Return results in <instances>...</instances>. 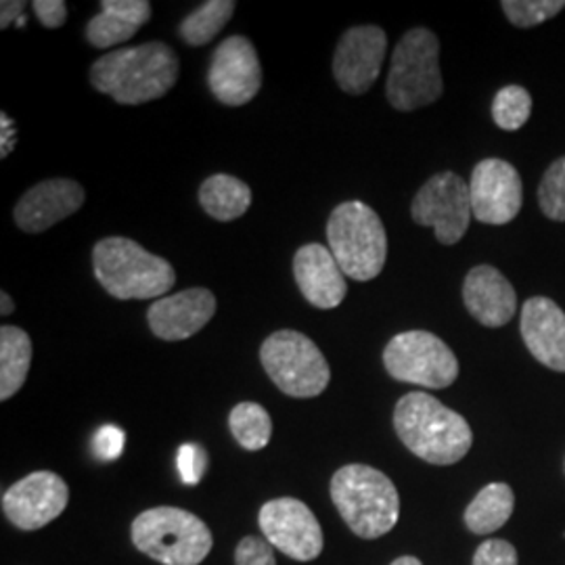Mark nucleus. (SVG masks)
Listing matches in <instances>:
<instances>
[{"label":"nucleus","instance_id":"obj_1","mask_svg":"<svg viewBox=\"0 0 565 565\" xmlns=\"http://www.w3.org/2000/svg\"><path fill=\"white\" fill-rule=\"evenodd\" d=\"M181 63L166 42L151 41L103 55L90 65V84L120 105L162 99L179 81Z\"/></svg>","mask_w":565,"mask_h":565},{"label":"nucleus","instance_id":"obj_2","mask_svg":"<svg viewBox=\"0 0 565 565\" xmlns=\"http://www.w3.org/2000/svg\"><path fill=\"white\" fill-rule=\"evenodd\" d=\"M403 445L431 465H455L473 445V431L459 413L425 392H411L394 408Z\"/></svg>","mask_w":565,"mask_h":565},{"label":"nucleus","instance_id":"obj_3","mask_svg":"<svg viewBox=\"0 0 565 565\" xmlns=\"http://www.w3.org/2000/svg\"><path fill=\"white\" fill-rule=\"evenodd\" d=\"M331 501L348 527L366 541L385 536L401 518V497L384 471L345 465L331 480Z\"/></svg>","mask_w":565,"mask_h":565},{"label":"nucleus","instance_id":"obj_4","mask_svg":"<svg viewBox=\"0 0 565 565\" xmlns=\"http://www.w3.org/2000/svg\"><path fill=\"white\" fill-rule=\"evenodd\" d=\"M93 268L103 289L116 300H160L177 282L172 264L126 237L97 243Z\"/></svg>","mask_w":565,"mask_h":565},{"label":"nucleus","instance_id":"obj_5","mask_svg":"<svg viewBox=\"0 0 565 565\" xmlns=\"http://www.w3.org/2000/svg\"><path fill=\"white\" fill-rule=\"evenodd\" d=\"M327 247L354 281H371L384 270L387 235L382 218L363 202H343L327 221Z\"/></svg>","mask_w":565,"mask_h":565},{"label":"nucleus","instance_id":"obj_6","mask_svg":"<svg viewBox=\"0 0 565 565\" xmlns=\"http://www.w3.org/2000/svg\"><path fill=\"white\" fill-rule=\"evenodd\" d=\"M445 93L440 41L427 28H413L394 49L385 84L387 102L398 111H415Z\"/></svg>","mask_w":565,"mask_h":565},{"label":"nucleus","instance_id":"obj_7","mask_svg":"<svg viewBox=\"0 0 565 565\" xmlns=\"http://www.w3.org/2000/svg\"><path fill=\"white\" fill-rule=\"evenodd\" d=\"M132 543L163 565H200L214 539L198 515L177 507H156L132 522Z\"/></svg>","mask_w":565,"mask_h":565},{"label":"nucleus","instance_id":"obj_8","mask_svg":"<svg viewBox=\"0 0 565 565\" xmlns=\"http://www.w3.org/2000/svg\"><path fill=\"white\" fill-rule=\"evenodd\" d=\"M260 361L270 382L291 398H317L331 382V369L319 345L294 329L268 335Z\"/></svg>","mask_w":565,"mask_h":565},{"label":"nucleus","instance_id":"obj_9","mask_svg":"<svg viewBox=\"0 0 565 565\" xmlns=\"http://www.w3.org/2000/svg\"><path fill=\"white\" fill-rule=\"evenodd\" d=\"M385 371L404 384L443 390L459 377L455 352L429 331H404L394 335L384 350Z\"/></svg>","mask_w":565,"mask_h":565},{"label":"nucleus","instance_id":"obj_10","mask_svg":"<svg viewBox=\"0 0 565 565\" xmlns=\"http://www.w3.org/2000/svg\"><path fill=\"white\" fill-rule=\"evenodd\" d=\"M411 216L429 226L443 245L461 242L471 221L469 184L455 172H440L425 182L411 203Z\"/></svg>","mask_w":565,"mask_h":565},{"label":"nucleus","instance_id":"obj_11","mask_svg":"<svg viewBox=\"0 0 565 565\" xmlns=\"http://www.w3.org/2000/svg\"><path fill=\"white\" fill-rule=\"evenodd\" d=\"M258 524L264 539L296 562H312L323 553L321 524L310 507L298 499L268 501L258 513Z\"/></svg>","mask_w":565,"mask_h":565},{"label":"nucleus","instance_id":"obj_12","mask_svg":"<svg viewBox=\"0 0 565 565\" xmlns=\"http://www.w3.org/2000/svg\"><path fill=\"white\" fill-rule=\"evenodd\" d=\"M207 86L228 107L252 102L263 86V65L256 46L245 36H231L221 42L207 70Z\"/></svg>","mask_w":565,"mask_h":565},{"label":"nucleus","instance_id":"obj_13","mask_svg":"<svg viewBox=\"0 0 565 565\" xmlns=\"http://www.w3.org/2000/svg\"><path fill=\"white\" fill-rule=\"evenodd\" d=\"M469 195L471 214L478 223L501 226L520 214L524 205V184L511 163L488 158L473 168Z\"/></svg>","mask_w":565,"mask_h":565},{"label":"nucleus","instance_id":"obj_14","mask_svg":"<svg viewBox=\"0 0 565 565\" xmlns=\"http://www.w3.org/2000/svg\"><path fill=\"white\" fill-rule=\"evenodd\" d=\"M70 503V488L53 471H34L2 494V511L15 527L34 532L57 520Z\"/></svg>","mask_w":565,"mask_h":565},{"label":"nucleus","instance_id":"obj_15","mask_svg":"<svg viewBox=\"0 0 565 565\" xmlns=\"http://www.w3.org/2000/svg\"><path fill=\"white\" fill-rule=\"evenodd\" d=\"M387 36L377 25H356L343 34L333 55V76L348 95H364L382 72Z\"/></svg>","mask_w":565,"mask_h":565},{"label":"nucleus","instance_id":"obj_16","mask_svg":"<svg viewBox=\"0 0 565 565\" xmlns=\"http://www.w3.org/2000/svg\"><path fill=\"white\" fill-rule=\"evenodd\" d=\"M214 315V294L203 287H193L151 303L147 310V323L153 335L163 342H182L200 333Z\"/></svg>","mask_w":565,"mask_h":565},{"label":"nucleus","instance_id":"obj_17","mask_svg":"<svg viewBox=\"0 0 565 565\" xmlns=\"http://www.w3.org/2000/svg\"><path fill=\"white\" fill-rule=\"evenodd\" d=\"M84 186L72 179H49L21 195L13 218L25 233H44L76 214L84 203Z\"/></svg>","mask_w":565,"mask_h":565},{"label":"nucleus","instance_id":"obj_18","mask_svg":"<svg viewBox=\"0 0 565 565\" xmlns=\"http://www.w3.org/2000/svg\"><path fill=\"white\" fill-rule=\"evenodd\" d=\"M294 277L306 302L321 310L340 306L348 294L342 266L333 258L331 249L321 243H306L296 252Z\"/></svg>","mask_w":565,"mask_h":565},{"label":"nucleus","instance_id":"obj_19","mask_svg":"<svg viewBox=\"0 0 565 565\" xmlns=\"http://www.w3.org/2000/svg\"><path fill=\"white\" fill-rule=\"evenodd\" d=\"M522 338L530 354L553 371L565 373V312L551 298H530L522 308Z\"/></svg>","mask_w":565,"mask_h":565},{"label":"nucleus","instance_id":"obj_20","mask_svg":"<svg viewBox=\"0 0 565 565\" xmlns=\"http://www.w3.org/2000/svg\"><path fill=\"white\" fill-rule=\"evenodd\" d=\"M463 302L469 315L484 327H505L515 310L518 296L505 275L490 264H480L467 273Z\"/></svg>","mask_w":565,"mask_h":565},{"label":"nucleus","instance_id":"obj_21","mask_svg":"<svg viewBox=\"0 0 565 565\" xmlns=\"http://www.w3.org/2000/svg\"><path fill=\"white\" fill-rule=\"evenodd\" d=\"M102 9L86 25V39L95 49L130 41L142 23L151 20V2L147 0H103Z\"/></svg>","mask_w":565,"mask_h":565},{"label":"nucleus","instance_id":"obj_22","mask_svg":"<svg viewBox=\"0 0 565 565\" xmlns=\"http://www.w3.org/2000/svg\"><path fill=\"white\" fill-rule=\"evenodd\" d=\"M32 364V340L15 327H0V401L7 403L25 384Z\"/></svg>","mask_w":565,"mask_h":565},{"label":"nucleus","instance_id":"obj_23","mask_svg":"<svg viewBox=\"0 0 565 565\" xmlns=\"http://www.w3.org/2000/svg\"><path fill=\"white\" fill-rule=\"evenodd\" d=\"M200 203L214 221L231 223L249 210L252 189L231 174H214L202 182Z\"/></svg>","mask_w":565,"mask_h":565},{"label":"nucleus","instance_id":"obj_24","mask_svg":"<svg viewBox=\"0 0 565 565\" xmlns=\"http://www.w3.org/2000/svg\"><path fill=\"white\" fill-rule=\"evenodd\" d=\"M515 507L511 486L503 482L486 486L465 509V524L473 534H490L509 522Z\"/></svg>","mask_w":565,"mask_h":565},{"label":"nucleus","instance_id":"obj_25","mask_svg":"<svg viewBox=\"0 0 565 565\" xmlns=\"http://www.w3.org/2000/svg\"><path fill=\"white\" fill-rule=\"evenodd\" d=\"M237 4L233 0H210L193 13H189L179 25V36L189 46H203L223 30L233 18Z\"/></svg>","mask_w":565,"mask_h":565},{"label":"nucleus","instance_id":"obj_26","mask_svg":"<svg viewBox=\"0 0 565 565\" xmlns=\"http://www.w3.org/2000/svg\"><path fill=\"white\" fill-rule=\"evenodd\" d=\"M228 427L239 446L252 452L266 448L273 436V419L268 411L256 403L237 404L231 411Z\"/></svg>","mask_w":565,"mask_h":565},{"label":"nucleus","instance_id":"obj_27","mask_svg":"<svg viewBox=\"0 0 565 565\" xmlns=\"http://www.w3.org/2000/svg\"><path fill=\"white\" fill-rule=\"evenodd\" d=\"M532 97L524 86L511 84L497 93L492 102V120L507 132H515L530 120Z\"/></svg>","mask_w":565,"mask_h":565},{"label":"nucleus","instance_id":"obj_28","mask_svg":"<svg viewBox=\"0 0 565 565\" xmlns=\"http://www.w3.org/2000/svg\"><path fill=\"white\" fill-rule=\"evenodd\" d=\"M501 7L513 25L534 28L559 15L565 9V0H503Z\"/></svg>","mask_w":565,"mask_h":565},{"label":"nucleus","instance_id":"obj_29","mask_svg":"<svg viewBox=\"0 0 565 565\" xmlns=\"http://www.w3.org/2000/svg\"><path fill=\"white\" fill-rule=\"evenodd\" d=\"M539 205L546 218L565 223V158L548 166L539 186Z\"/></svg>","mask_w":565,"mask_h":565},{"label":"nucleus","instance_id":"obj_30","mask_svg":"<svg viewBox=\"0 0 565 565\" xmlns=\"http://www.w3.org/2000/svg\"><path fill=\"white\" fill-rule=\"evenodd\" d=\"M177 467L184 484H200L207 469V452L200 445H182L177 452Z\"/></svg>","mask_w":565,"mask_h":565},{"label":"nucleus","instance_id":"obj_31","mask_svg":"<svg viewBox=\"0 0 565 565\" xmlns=\"http://www.w3.org/2000/svg\"><path fill=\"white\" fill-rule=\"evenodd\" d=\"M235 565H277L275 546L260 536H245L235 551Z\"/></svg>","mask_w":565,"mask_h":565},{"label":"nucleus","instance_id":"obj_32","mask_svg":"<svg viewBox=\"0 0 565 565\" xmlns=\"http://www.w3.org/2000/svg\"><path fill=\"white\" fill-rule=\"evenodd\" d=\"M126 434L118 425H103L93 438V452L102 461H116L124 452Z\"/></svg>","mask_w":565,"mask_h":565},{"label":"nucleus","instance_id":"obj_33","mask_svg":"<svg viewBox=\"0 0 565 565\" xmlns=\"http://www.w3.org/2000/svg\"><path fill=\"white\" fill-rule=\"evenodd\" d=\"M473 565H518V551L507 541H486L478 546Z\"/></svg>","mask_w":565,"mask_h":565},{"label":"nucleus","instance_id":"obj_34","mask_svg":"<svg viewBox=\"0 0 565 565\" xmlns=\"http://www.w3.org/2000/svg\"><path fill=\"white\" fill-rule=\"evenodd\" d=\"M32 9L44 28H61L67 20V4L63 0H36L32 2Z\"/></svg>","mask_w":565,"mask_h":565},{"label":"nucleus","instance_id":"obj_35","mask_svg":"<svg viewBox=\"0 0 565 565\" xmlns=\"http://www.w3.org/2000/svg\"><path fill=\"white\" fill-rule=\"evenodd\" d=\"M18 142V128L15 121L7 114H0V158H7Z\"/></svg>","mask_w":565,"mask_h":565},{"label":"nucleus","instance_id":"obj_36","mask_svg":"<svg viewBox=\"0 0 565 565\" xmlns=\"http://www.w3.org/2000/svg\"><path fill=\"white\" fill-rule=\"evenodd\" d=\"M23 13H25V2H21V0H4L0 4V28L4 30L9 25L18 23L23 18Z\"/></svg>","mask_w":565,"mask_h":565},{"label":"nucleus","instance_id":"obj_37","mask_svg":"<svg viewBox=\"0 0 565 565\" xmlns=\"http://www.w3.org/2000/svg\"><path fill=\"white\" fill-rule=\"evenodd\" d=\"M0 302H2V308H0V312H2V315H11V312L15 310V303H13L11 296H9L7 291H2V294H0Z\"/></svg>","mask_w":565,"mask_h":565},{"label":"nucleus","instance_id":"obj_38","mask_svg":"<svg viewBox=\"0 0 565 565\" xmlns=\"http://www.w3.org/2000/svg\"><path fill=\"white\" fill-rule=\"evenodd\" d=\"M390 565H424L417 557H411V555H406V557H398L394 564Z\"/></svg>","mask_w":565,"mask_h":565}]
</instances>
